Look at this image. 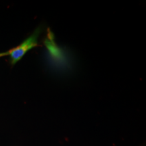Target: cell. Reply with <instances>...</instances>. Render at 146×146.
Listing matches in <instances>:
<instances>
[{"instance_id": "cell-1", "label": "cell", "mask_w": 146, "mask_h": 146, "mask_svg": "<svg viewBox=\"0 0 146 146\" xmlns=\"http://www.w3.org/2000/svg\"><path fill=\"white\" fill-rule=\"evenodd\" d=\"M41 33V28L39 27L31 35L25 39L21 45L7 52L8 55L10 56L12 64H14L19 61L28 51L38 46V40H39Z\"/></svg>"}, {"instance_id": "cell-2", "label": "cell", "mask_w": 146, "mask_h": 146, "mask_svg": "<svg viewBox=\"0 0 146 146\" xmlns=\"http://www.w3.org/2000/svg\"><path fill=\"white\" fill-rule=\"evenodd\" d=\"M6 55H8V54L6 53H3V54H0V56H6Z\"/></svg>"}]
</instances>
